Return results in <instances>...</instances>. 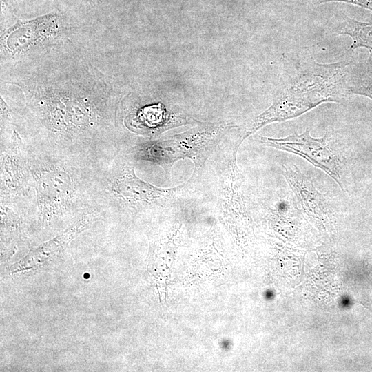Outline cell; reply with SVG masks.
I'll return each instance as SVG.
<instances>
[{"label":"cell","mask_w":372,"mask_h":372,"mask_svg":"<svg viewBox=\"0 0 372 372\" xmlns=\"http://www.w3.org/2000/svg\"><path fill=\"white\" fill-rule=\"evenodd\" d=\"M194 183L189 178L186 183L175 187H158L139 178L134 167H129L116 178L112 189L121 199L130 205L164 207L188 192Z\"/></svg>","instance_id":"cell-4"},{"label":"cell","mask_w":372,"mask_h":372,"mask_svg":"<svg viewBox=\"0 0 372 372\" xmlns=\"http://www.w3.org/2000/svg\"><path fill=\"white\" fill-rule=\"evenodd\" d=\"M234 126L229 122L201 123L186 132L166 139H159L135 147L136 161H147L159 165L169 173L174 163L189 158L194 164L191 177L195 182L203 172L205 163L228 130Z\"/></svg>","instance_id":"cell-2"},{"label":"cell","mask_w":372,"mask_h":372,"mask_svg":"<svg viewBox=\"0 0 372 372\" xmlns=\"http://www.w3.org/2000/svg\"><path fill=\"white\" fill-rule=\"evenodd\" d=\"M350 94L372 99V77L353 76L349 87Z\"/></svg>","instance_id":"cell-8"},{"label":"cell","mask_w":372,"mask_h":372,"mask_svg":"<svg viewBox=\"0 0 372 372\" xmlns=\"http://www.w3.org/2000/svg\"><path fill=\"white\" fill-rule=\"evenodd\" d=\"M83 1L90 4H99L102 2L103 0H83Z\"/></svg>","instance_id":"cell-11"},{"label":"cell","mask_w":372,"mask_h":372,"mask_svg":"<svg viewBox=\"0 0 372 372\" xmlns=\"http://www.w3.org/2000/svg\"><path fill=\"white\" fill-rule=\"evenodd\" d=\"M260 141L264 146L302 157L324 172L344 189L342 159L331 144L328 130L322 138L313 137L307 127L301 134L296 132L284 138L260 136Z\"/></svg>","instance_id":"cell-3"},{"label":"cell","mask_w":372,"mask_h":372,"mask_svg":"<svg viewBox=\"0 0 372 372\" xmlns=\"http://www.w3.org/2000/svg\"><path fill=\"white\" fill-rule=\"evenodd\" d=\"M335 31L351 39L352 43L349 50L353 51L359 48H364L369 50L367 66L369 70L372 72V22L360 21L345 16Z\"/></svg>","instance_id":"cell-7"},{"label":"cell","mask_w":372,"mask_h":372,"mask_svg":"<svg viewBox=\"0 0 372 372\" xmlns=\"http://www.w3.org/2000/svg\"><path fill=\"white\" fill-rule=\"evenodd\" d=\"M351 61L320 63L300 56L285 64L280 86L271 105L257 116L240 143L267 125L297 118L325 103H341L350 94Z\"/></svg>","instance_id":"cell-1"},{"label":"cell","mask_w":372,"mask_h":372,"mask_svg":"<svg viewBox=\"0 0 372 372\" xmlns=\"http://www.w3.org/2000/svg\"><path fill=\"white\" fill-rule=\"evenodd\" d=\"M1 10L5 12L6 9L10 8V6L14 5V0H1Z\"/></svg>","instance_id":"cell-10"},{"label":"cell","mask_w":372,"mask_h":372,"mask_svg":"<svg viewBox=\"0 0 372 372\" xmlns=\"http://www.w3.org/2000/svg\"><path fill=\"white\" fill-rule=\"evenodd\" d=\"M38 204L45 220L61 213L70 200L72 185L70 176L57 168H44L34 173Z\"/></svg>","instance_id":"cell-6"},{"label":"cell","mask_w":372,"mask_h":372,"mask_svg":"<svg viewBox=\"0 0 372 372\" xmlns=\"http://www.w3.org/2000/svg\"><path fill=\"white\" fill-rule=\"evenodd\" d=\"M318 3H324L328 2H344L351 3L362 8L367 9L372 12V0H314Z\"/></svg>","instance_id":"cell-9"},{"label":"cell","mask_w":372,"mask_h":372,"mask_svg":"<svg viewBox=\"0 0 372 372\" xmlns=\"http://www.w3.org/2000/svg\"><path fill=\"white\" fill-rule=\"evenodd\" d=\"M282 173L298 204L308 216L321 223L330 220L331 203L307 175L294 165H283Z\"/></svg>","instance_id":"cell-5"}]
</instances>
